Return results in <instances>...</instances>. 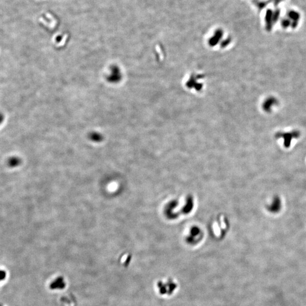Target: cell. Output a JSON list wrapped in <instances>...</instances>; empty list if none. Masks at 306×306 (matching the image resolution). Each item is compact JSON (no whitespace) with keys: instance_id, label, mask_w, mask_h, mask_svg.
Returning <instances> with one entry per match:
<instances>
[{"instance_id":"obj_7","label":"cell","mask_w":306,"mask_h":306,"mask_svg":"<svg viewBox=\"0 0 306 306\" xmlns=\"http://www.w3.org/2000/svg\"><path fill=\"white\" fill-rule=\"evenodd\" d=\"M279 16H280V11L279 9H276L275 11H273V23H276L279 18Z\"/></svg>"},{"instance_id":"obj_8","label":"cell","mask_w":306,"mask_h":306,"mask_svg":"<svg viewBox=\"0 0 306 306\" xmlns=\"http://www.w3.org/2000/svg\"><path fill=\"white\" fill-rule=\"evenodd\" d=\"M282 1H283V0H273V3H274V4H275V5H278V4H279V3H280V2H281Z\"/></svg>"},{"instance_id":"obj_5","label":"cell","mask_w":306,"mask_h":306,"mask_svg":"<svg viewBox=\"0 0 306 306\" xmlns=\"http://www.w3.org/2000/svg\"><path fill=\"white\" fill-rule=\"evenodd\" d=\"M273 13L271 9H268L265 14V23H266V29L268 31H271L273 26Z\"/></svg>"},{"instance_id":"obj_2","label":"cell","mask_w":306,"mask_h":306,"mask_svg":"<svg viewBox=\"0 0 306 306\" xmlns=\"http://www.w3.org/2000/svg\"><path fill=\"white\" fill-rule=\"evenodd\" d=\"M278 104V100H277V99L273 97H270L265 100V101L262 103V107L265 112L269 113L271 112L273 106L277 105Z\"/></svg>"},{"instance_id":"obj_6","label":"cell","mask_w":306,"mask_h":306,"mask_svg":"<svg viewBox=\"0 0 306 306\" xmlns=\"http://www.w3.org/2000/svg\"><path fill=\"white\" fill-rule=\"evenodd\" d=\"M291 21L290 20V19L285 18L282 20L281 25L284 29H286L289 27V26H291Z\"/></svg>"},{"instance_id":"obj_4","label":"cell","mask_w":306,"mask_h":306,"mask_svg":"<svg viewBox=\"0 0 306 306\" xmlns=\"http://www.w3.org/2000/svg\"><path fill=\"white\" fill-rule=\"evenodd\" d=\"M288 16L291 21V27L292 29H295L298 24V22L300 19V14L296 11L290 10L288 13Z\"/></svg>"},{"instance_id":"obj_1","label":"cell","mask_w":306,"mask_h":306,"mask_svg":"<svg viewBox=\"0 0 306 306\" xmlns=\"http://www.w3.org/2000/svg\"><path fill=\"white\" fill-rule=\"evenodd\" d=\"M301 134L298 130H292L291 132H278L275 134L276 138H283L284 144L286 148H289L291 145V141L294 138H298L300 137Z\"/></svg>"},{"instance_id":"obj_3","label":"cell","mask_w":306,"mask_h":306,"mask_svg":"<svg viewBox=\"0 0 306 306\" xmlns=\"http://www.w3.org/2000/svg\"><path fill=\"white\" fill-rule=\"evenodd\" d=\"M282 208V202L279 197H275L272 202L268 205V209L273 213H278Z\"/></svg>"}]
</instances>
